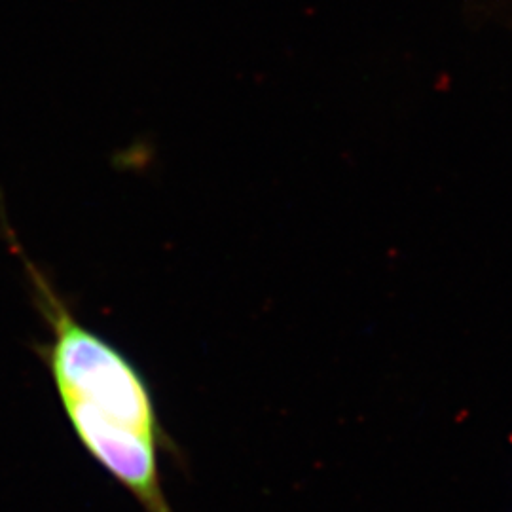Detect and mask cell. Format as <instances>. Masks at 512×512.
<instances>
[{
    "label": "cell",
    "instance_id": "1",
    "mask_svg": "<svg viewBox=\"0 0 512 512\" xmlns=\"http://www.w3.org/2000/svg\"><path fill=\"white\" fill-rule=\"evenodd\" d=\"M6 232L33 304L50 332L37 351L50 370L76 439L143 511L175 512L160 467V454L173 444L145 376L120 349L74 315L54 281L21 249L10 226Z\"/></svg>",
    "mask_w": 512,
    "mask_h": 512
}]
</instances>
